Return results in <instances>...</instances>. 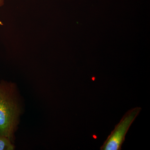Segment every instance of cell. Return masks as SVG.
<instances>
[{"label": "cell", "instance_id": "7a4b0ae2", "mask_svg": "<svg viewBox=\"0 0 150 150\" xmlns=\"http://www.w3.org/2000/svg\"><path fill=\"white\" fill-rule=\"evenodd\" d=\"M142 108L137 107L129 110L116 125L111 134L100 148L101 150H120L125 141L130 126L139 114Z\"/></svg>", "mask_w": 150, "mask_h": 150}, {"label": "cell", "instance_id": "6da1fadb", "mask_svg": "<svg viewBox=\"0 0 150 150\" xmlns=\"http://www.w3.org/2000/svg\"><path fill=\"white\" fill-rule=\"evenodd\" d=\"M24 105L15 83L0 81V136L7 137L14 144Z\"/></svg>", "mask_w": 150, "mask_h": 150}, {"label": "cell", "instance_id": "3957f363", "mask_svg": "<svg viewBox=\"0 0 150 150\" xmlns=\"http://www.w3.org/2000/svg\"><path fill=\"white\" fill-rule=\"evenodd\" d=\"M15 149L14 144L8 138L0 136V150H13Z\"/></svg>", "mask_w": 150, "mask_h": 150}, {"label": "cell", "instance_id": "277c9868", "mask_svg": "<svg viewBox=\"0 0 150 150\" xmlns=\"http://www.w3.org/2000/svg\"><path fill=\"white\" fill-rule=\"evenodd\" d=\"M5 0H0V8L4 5Z\"/></svg>", "mask_w": 150, "mask_h": 150}]
</instances>
